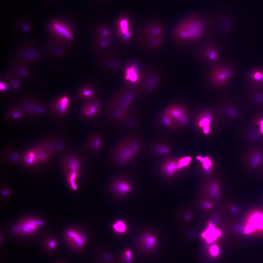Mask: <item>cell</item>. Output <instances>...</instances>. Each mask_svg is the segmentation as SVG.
Here are the masks:
<instances>
[{
  "label": "cell",
  "instance_id": "d6a6232c",
  "mask_svg": "<svg viewBox=\"0 0 263 263\" xmlns=\"http://www.w3.org/2000/svg\"><path fill=\"white\" fill-rule=\"evenodd\" d=\"M209 252H210L211 255L213 256H216L219 253V247L216 245L212 246L211 247Z\"/></svg>",
  "mask_w": 263,
  "mask_h": 263
},
{
  "label": "cell",
  "instance_id": "d590c367",
  "mask_svg": "<svg viewBox=\"0 0 263 263\" xmlns=\"http://www.w3.org/2000/svg\"><path fill=\"white\" fill-rule=\"evenodd\" d=\"M3 195H8L9 194V191H8V190H3L2 193Z\"/></svg>",
  "mask_w": 263,
  "mask_h": 263
},
{
  "label": "cell",
  "instance_id": "ffe728a7",
  "mask_svg": "<svg viewBox=\"0 0 263 263\" xmlns=\"http://www.w3.org/2000/svg\"><path fill=\"white\" fill-rule=\"evenodd\" d=\"M122 123L128 128L134 129L138 128L139 125V121L138 117L129 115L123 121Z\"/></svg>",
  "mask_w": 263,
  "mask_h": 263
},
{
  "label": "cell",
  "instance_id": "44dd1931",
  "mask_svg": "<svg viewBox=\"0 0 263 263\" xmlns=\"http://www.w3.org/2000/svg\"><path fill=\"white\" fill-rule=\"evenodd\" d=\"M112 229L118 234H123L125 233L127 230V226L125 222L122 220L115 221L112 226Z\"/></svg>",
  "mask_w": 263,
  "mask_h": 263
},
{
  "label": "cell",
  "instance_id": "ba28073f",
  "mask_svg": "<svg viewBox=\"0 0 263 263\" xmlns=\"http://www.w3.org/2000/svg\"><path fill=\"white\" fill-rule=\"evenodd\" d=\"M89 151L93 154H97L102 151L103 146V136L100 133H95L88 138L86 143Z\"/></svg>",
  "mask_w": 263,
  "mask_h": 263
},
{
  "label": "cell",
  "instance_id": "9a60e30c",
  "mask_svg": "<svg viewBox=\"0 0 263 263\" xmlns=\"http://www.w3.org/2000/svg\"><path fill=\"white\" fill-rule=\"evenodd\" d=\"M212 116L210 113H206L202 115L198 120V125L205 135L208 134L210 132V124L211 122Z\"/></svg>",
  "mask_w": 263,
  "mask_h": 263
},
{
  "label": "cell",
  "instance_id": "cb8c5ba5",
  "mask_svg": "<svg viewBox=\"0 0 263 263\" xmlns=\"http://www.w3.org/2000/svg\"><path fill=\"white\" fill-rule=\"evenodd\" d=\"M36 157L33 152H30L27 154L25 158V161L27 165H32L35 163Z\"/></svg>",
  "mask_w": 263,
  "mask_h": 263
},
{
  "label": "cell",
  "instance_id": "4dcf8cb0",
  "mask_svg": "<svg viewBox=\"0 0 263 263\" xmlns=\"http://www.w3.org/2000/svg\"><path fill=\"white\" fill-rule=\"evenodd\" d=\"M82 96L85 98H91L94 96V92L91 90L85 89L82 91Z\"/></svg>",
  "mask_w": 263,
  "mask_h": 263
},
{
  "label": "cell",
  "instance_id": "9c48e42d",
  "mask_svg": "<svg viewBox=\"0 0 263 263\" xmlns=\"http://www.w3.org/2000/svg\"><path fill=\"white\" fill-rule=\"evenodd\" d=\"M101 108V104L99 102L91 101L83 107L81 112V115L86 120H92L99 114Z\"/></svg>",
  "mask_w": 263,
  "mask_h": 263
},
{
  "label": "cell",
  "instance_id": "4316f807",
  "mask_svg": "<svg viewBox=\"0 0 263 263\" xmlns=\"http://www.w3.org/2000/svg\"><path fill=\"white\" fill-rule=\"evenodd\" d=\"M128 78L132 81H135L137 78V75L134 69L130 68L128 69L127 72Z\"/></svg>",
  "mask_w": 263,
  "mask_h": 263
},
{
  "label": "cell",
  "instance_id": "8fae6325",
  "mask_svg": "<svg viewBox=\"0 0 263 263\" xmlns=\"http://www.w3.org/2000/svg\"><path fill=\"white\" fill-rule=\"evenodd\" d=\"M107 112L111 120L117 122L122 123L129 115V112L116 106L110 109Z\"/></svg>",
  "mask_w": 263,
  "mask_h": 263
},
{
  "label": "cell",
  "instance_id": "7402d4cb",
  "mask_svg": "<svg viewBox=\"0 0 263 263\" xmlns=\"http://www.w3.org/2000/svg\"><path fill=\"white\" fill-rule=\"evenodd\" d=\"M165 170L166 171L167 173L169 174H172L175 171L177 170L178 169H181L180 166L179 160L178 162L173 161L168 163L165 166Z\"/></svg>",
  "mask_w": 263,
  "mask_h": 263
},
{
  "label": "cell",
  "instance_id": "7a4b0ae2",
  "mask_svg": "<svg viewBox=\"0 0 263 263\" xmlns=\"http://www.w3.org/2000/svg\"><path fill=\"white\" fill-rule=\"evenodd\" d=\"M141 141L132 135L126 136L115 145L111 151V158L116 163L124 165L138 156L141 149Z\"/></svg>",
  "mask_w": 263,
  "mask_h": 263
},
{
  "label": "cell",
  "instance_id": "ac0fdd59",
  "mask_svg": "<svg viewBox=\"0 0 263 263\" xmlns=\"http://www.w3.org/2000/svg\"><path fill=\"white\" fill-rule=\"evenodd\" d=\"M53 29L57 33L67 39H70L72 38L70 31L67 27L59 23H55L53 24Z\"/></svg>",
  "mask_w": 263,
  "mask_h": 263
},
{
  "label": "cell",
  "instance_id": "52a82bcc",
  "mask_svg": "<svg viewBox=\"0 0 263 263\" xmlns=\"http://www.w3.org/2000/svg\"><path fill=\"white\" fill-rule=\"evenodd\" d=\"M199 58L206 63H213L219 58V51L217 46L211 43L205 44L199 50Z\"/></svg>",
  "mask_w": 263,
  "mask_h": 263
},
{
  "label": "cell",
  "instance_id": "d4e9b609",
  "mask_svg": "<svg viewBox=\"0 0 263 263\" xmlns=\"http://www.w3.org/2000/svg\"><path fill=\"white\" fill-rule=\"evenodd\" d=\"M120 26L121 30L122 33H123L124 36L125 37H128L129 33L128 32L127 22V20H123L120 22Z\"/></svg>",
  "mask_w": 263,
  "mask_h": 263
},
{
  "label": "cell",
  "instance_id": "1f68e13d",
  "mask_svg": "<svg viewBox=\"0 0 263 263\" xmlns=\"http://www.w3.org/2000/svg\"><path fill=\"white\" fill-rule=\"evenodd\" d=\"M226 114L233 117H237L238 115L237 112L234 109L232 108H227L225 110Z\"/></svg>",
  "mask_w": 263,
  "mask_h": 263
},
{
  "label": "cell",
  "instance_id": "277c9868",
  "mask_svg": "<svg viewBox=\"0 0 263 263\" xmlns=\"http://www.w3.org/2000/svg\"><path fill=\"white\" fill-rule=\"evenodd\" d=\"M81 163L78 157H72L67 159L65 164L67 181L70 187L75 191L78 189L77 179L80 170Z\"/></svg>",
  "mask_w": 263,
  "mask_h": 263
},
{
  "label": "cell",
  "instance_id": "8992f818",
  "mask_svg": "<svg viewBox=\"0 0 263 263\" xmlns=\"http://www.w3.org/2000/svg\"><path fill=\"white\" fill-rule=\"evenodd\" d=\"M65 237L69 246L75 250L82 249L86 243L84 234L77 229L71 228L67 230L65 232Z\"/></svg>",
  "mask_w": 263,
  "mask_h": 263
},
{
  "label": "cell",
  "instance_id": "5b68a950",
  "mask_svg": "<svg viewBox=\"0 0 263 263\" xmlns=\"http://www.w3.org/2000/svg\"><path fill=\"white\" fill-rule=\"evenodd\" d=\"M44 224L41 219L30 218L19 223L14 227L13 231L17 234L29 236L37 231Z\"/></svg>",
  "mask_w": 263,
  "mask_h": 263
},
{
  "label": "cell",
  "instance_id": "603a6c76",
  "mask_svg": "<svg viewBox=\"0 0 263 263\" xmlns=\"http://www.w3.org/2000/svg\"><path fill=\"white\" fill-rule=\"evenodd\" d=\"M197 159L200 162H201L202 163H203V166L204 168L206 170L208 171V172H209L210 170V168L212 166V162L210 159L208 157H205V158L202 157H201L198 156L197 157Z\"/></svg>",
  "mask_w": 263,
  "mask_h": 263
},
{
  "label": "cell",
  "instance_id": "3957f363",
  "mask_svg": "<svg viewBox=\"0 0 263 263\" xmlns=\"http://www.w3.org/2000/svg\"><path fill=\"white\" fill-rule=\"evenodd\" d=\"M233 74V70L230 66L225 64H217L209 71L208 80L212 86L220 89L227 84Z\"/></svg>",
  "mask_w": 263,
  "mask_h": 263
},
{
  "label": "cell",
  "instance_id": "d6986e66",
  "mask_svg": "<svg viewBox=\"0 0 263 263\" xmlns=\"http://www.w3.org/2000/svg\"><path fill=\"white\" fill-rule=\"evenodd\" d=\"M141 243L147 249L150 250L154 248L156 244L155 237L150 234H145L141 238Z\"/></svg>",
  "mask_w": 263,
  "mask_h": 263
},
{
  "label": "cell",
  "instance_id": "6da1fadb",
  "mask_svg": "<svg viewBox=\"0 0 263 263\" xmlns=\"http://www.w3.org/2000/svg\"><path fill=\"white\" fill-rule=\"evenodd\" d=\"M207 24L201 15H188L176 24L173 30V39L177 44L186 45L199 41L204 37Z\"/></svg>",
  "mask_w": 263,
  "mask_h": 263
},
{
  "label": "cell",
  "instance_id": "8d00e7d4",
  "mask_svg": "<svg viewBox=\"0 0 263 263\" xmlns=\"http://www.w3.org/2000/svg\"></svg>",
  "mask_w": 263,
  "mask_h": 263
},
{
  "label": "cell",
  "instance_id": "f1b7e54d",
  "mask_svg": "<svg viewBox=\"0 0 263 263\" xmlns=\"http://www.w3.org/2000/svg\"><path fill=\"white\" fill-rule=\"evenodd\" d=\"M261 155L259 153L255 154L252 160L251 164L252 167H255L258 164L260 161Z\"/></svg>",
  "mask_w": 263,
  "mask_h": 263
},
{
  "label": "cell",
  "instance_id": "484cf974",
  "mask_svg": "<svg viewBox=\"0 0 263 263\" xmlns=\"http://www.w3.org/2000/svg\"><path fill=\"white\" fill-rule=\"evenodd\" d=\"M154 151L159 154H166L168 153L169 149L166 147L157 146L154 147Z\"/></svg>",
  "mask_w": 263,
  "mask_h": 263
},
{
  "label": "cell",
  "instance_id": "83f0119b",
  "mask_svg": "<svg viewBox=\"0 0 263 263\" xmlns=\"http://www.w3.org/2000/svg\"><path fill=\"white\" fill-rule=\"evenodd\" d=\"M46 245L47 248L50 250H53L56 248L57 243L56 240L53 238H51L47 240Z\"/></svg>",
  "mask_w": 263,
  "mask_h": 263
},
{
  "label": "cell",
  "instance_id": "4fadbf2b",
  "mask_svg": "<svg viewBox=\"0 0 263 263\" xmlns=\"http://www.w3.org/2000/svg\"><path fill=\"white\" fill-rule=\"evenodd\" d=\"M250 224L247 226L245 233H249L253 231L256 228L263 229V215L256 214H254L251 219Z\"/></svg>",
  "mask_w": 263,
  "mask_h": 263
},
{
  "label": "cell",
  "instance_id": "f546056e",
  "mask_svg": "<svg viewBox=\"0 0 263 263\" xmlns=\"http://www.w3.org/2000/svg\"><path fill=\"white\" fill-rule=\"evenodd\" d=\"M124 258L126 262L127 263H131L132 260V253L129 250H126L124 252L123 255Z\"/></svg>",
  "mask_w": 263,
  "mask_h": 263
},
{
  "label": "cell",
  "instance_id": "e0dca14e",
  "mask_svg": "<svg viewBox=\"0 0 263 263\" xmlns=\"http://www.w3.org/2000/svg\"><path fill=\"white\" fill-rule=\"evenodd\" d=\"M69 99L67 97H64L60 98L56 102L55 109L57 113L59 114H64L68 110L69 106Z\"/></svg>",
  "mask_w": 263,
  "mask_h": 263
},
{
  "label": "cell",
  "instance_id": "e575fe53",
  "mask_svg": "<svg viewBox=\"0 0 263 263\" xmlns=\"http://www.w3.org/2000/svg\"><path fill=\"white\" fill-rule=\"evenodd\" d=\"M6 86L5 85V84H2V83H1V89L2 90L4 91L6 90Z\"/></svg>",
  "mask_w": 263,
  "mask_h": 263
},
{
  "label": "cell",
  "instance_id": "30bf717a",
  "mask_svg": "<svg viewBox=\"0 0 263 263\" xmlns=\"http://www.w3.org/2000/svg\"><path fill=\"white\" fill-rule=\"evenodd\" d=\"M167 111L166 115L171 119H175L180 123L184 124L187 122V117L185 115L184 110L181 107L176 106L172 107Z\"/></svg>",
  "mask_w": 263,
  "mask_h": 263
},
{
  "label": "cell",
  "instance_id": "2e32d148",
  "mask_svg": "<svg viewBox=\"0 0 263 263\" xmlns=\"http://www.w3.org/2000/svg\"><path fill=\"white\" fill-rule=\"evenodd\" d=\"M221 234L219 230H215L213 224L210 223L208 228L202 233V236L207 240L208 243H211L220 236Z\"/></svg>",
  "mask_w": 263,
  "mask_h": 263
},
{
  "label": "cell",
  "instance_id": "7c38bea8",
  "mask_svg": "<svg viewBox=\"0 0 263 263\" xmlns=\"http://www.w3.org/2000/svg\"><path fill=\"white\" fill-rule=\"evenodd\" d=\"M112 189L115 193L120 195H125L129 193L131 190V187L124 180H118L115 182L112 185Z\"/></svg>",
  "mask_w": 263,
  "mask_h": 263
},
{
  "label": "cell",
  "instance_id": "5bb4252c",
  "mask_svg": "<svg viewBox=\"0 0 263 263\" xmlns=\"http://www.w3.org/2000/svg\"><path fill=\"white\" fill-rule=\"evenodd\" d=\"M249 78L252 85L263 86V69L257 68L254 69L249 73Z\"/></svg>",
  "mask_w": 263,
  "mask_h": 263
},
{
  "label": "cell",
  "instance_id": "836d02e7",
  "mask_svg": "<svg viewBox=\"0 0 263 263\" xmlns=\"http://www.w3.org/2000/svg\"><path fill=\"white\" fill-rule=\"evenodd\" d=\"M253 98L256 101L259 103H263V93H257L254 94Z\"/></svg>",
  "mask_w": 263,
  "mask_h": 263
}]
</instances>
